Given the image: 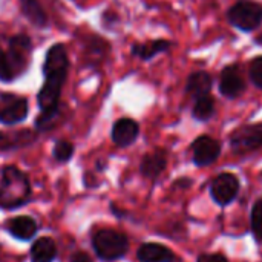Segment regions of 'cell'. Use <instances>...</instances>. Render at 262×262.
I'll list each match as a JSON object with an SVG mask.
<instances>
[{"label": "cell", "mask_w": 262, "mask_h": 262, "mask_svg": "<svg viewBox=\"0 0 262 262\" xmlns=\"http://www.w3.org/2000/svg\"><path fill=\"white\" fill-rule=\"evenodd\" d=\"M41 71L45 81L37 94L40 115L34 121L37 134L51 130L60 118V95L69 71V55L63 43H54L48 49Z\"/></svg>", "instance_id": "obj_1"}, {"label": "cell", "mask_w": 262, "mask_h": 262, "mask_svg": "<svg viewBox=\"0 0 262 262\" xmlns=\"http://www.w3.org/2000/svg\"><path fill=\"white\" fill-rule=\"evenodd\" d=\"M32 200V184L29 175L14 164H6L0 170V209L17 210Z\"/></svg>", "instance_id": "obj_2"}, {"label": "cell", "mask_w": 262, "mask_h": 262, "mask_svg": "<svg viewBox=\"0 0 262 262\" xmlns=\"http://www.w3.org/2000/svg\"><path fill=\"white\" fill-rule=\"evenodd\" d=\"M91 247L100 262H115L127 255L130 243L124 232L111 227H101L92 233Z\"/></svg>", "instance_id": "obj_3"}, {"label": "cell", "mask_w": 262, "mask_h": 262, "mask_svg": "<svg viewBox=\"0 0 262 262\" xmlns=\"http://www.w3.org/2000/svg\"><path fill=\"white\" fill-rule=\"evenodd\" d=\"M6 58L9 63V68L15 78L23 75L31 63V54H32V41L26 34H15L8 38V49Z\"/></svg>", "instance_id": "obj_4"}, {"label": "cell", "mask_w": 262, "mask_h": 262, "mask_svg": "<svg viewBox=\"0 0 262 262\" xmlns=\"http://www.w3.org/2000/svg\"><path fill=\"white\" fill-rule=\"evenodd\" d=\"M229 20L243 31H252L262 21V6L252 0H239L229 9Z\"/></svg>", "instance_id": "obj_5"}, {"label": "cell", "mask_w": 262, "mask_h": 262, "mask_svg": "<svg viewBox=\"0 0 262 262\" xmlns=\"http://www.w3.org/2000/svg\"><path fill=\"white\" fill-rule=\"evenodd\" d=\"M0 101L3 103L0 107V123L5 126H14L26 120L29 114L28 98L12 94H0Z\"/></svg>", "instance_id": "obj_6"}, {"label": "cell", "mask_w": 262, "mask_h": 262, "mask_svg": "<svg viewBox=\"0 0 262 262\" xmlns=\"http://www.w3.org/2000/svg\"><path fill=\"white\" fill-rule=\"evenodd\" d=\"M230 146L236 154H247L262 147V123L247 124L233 132Z\"/></svg>", "instance_id": "obj_7"}, {"label": "cell", "mask_w": 262, "mask_h": 262, "mask_svg": "<svg viewBox=\"0 0 262 262\" xmlns=\"http://www.w3.org/2000/svg\"><path fill=\"white\" fill-rule=\"evenodd\" d=\"M239 192V181L233 173L218 175L210 186V195L213 201L220 206H229Z\"/></svg>", "instance_id": "obj_8"}, {"label": "cell", "mask_w": 262, "mask_h": 262, "mask_svg": "<svg viewBox=\"0 0 262 262\" xmlns=\"http://www.w3.org/2000/svg\"><path fill=\"white\" fill-rule=\"evenodd\" d=\"M38 224L37 221L29 215H18L14 218H9L5 223V230L9 236L20 243H29L32 241L38 233Z\"/></svg>", "instance_id": "obj_9"}, {"label": "cell", "mask_w": 262, "mask_h": 262, "mask_svg": "<svg viewBox=\"0 0 262 262\" xmlns=\"http://www.w3.org/2000/svg\"><path fill=\"white\" fill-rule=\"evenodd\" d=\"M192 152H193V161L196 166L206 167L215 163L221 154V144L207 135H203L196 138L192 144Z\"/></svg>", "instance_id": "obj_10"}, {"label": "cell", "mask_w": 262, "mask_h": 262, "mask_svg": "<svg viewBox=\"0 0 262 262\" xmlns=\"http://www.w3.org/2000/svg\"><path fill=\"white\" fill-rule=\"evenodd\" d=\"M140 135V126L132 118H120L114 123L111 130V140L117 147L132 146Z\"/></svg>", "instance_id": "obj_11"}, {"label": "cell", "mask_w": 262, "mask_h": 262, "mask_svg": "<svg viewBox=\"0 0 262 262\" xmlns=\"http://www.w3.org/2000/svg\"><path fill=\"white\" fill-rule=\"evenodd\" d=\"M167 167V152L164 149H155L146 154L140 163V173L147 180H157Z\"/></svg>", "instance_id": "obj_12"}, {"label": "cell", "mask_w": 262, "mask_h": 262, "mask_svg": "<svg viewBox=\"0 0 262 262\" xmlns=\"http://www.w3.org/2000/svg\"><path fill=\"white\" fill-rule=\"evenodd\" d=\"M137 259L140 262H181V259L164 244L144 243L137 250Z\"/></svg>", "instance_id": "obj_13"}, {"label": "cell", "mask_w": 262, "mask_h": 262, "mask_svg": "<svg viewBox=\"0 0 262 262\" xmlns=\"http://www.w3.org/2000/svg\"><path fill=\"white\" fill-rule=\"evenodd\" d=\"M244 80L241 75V69L238 66H227L221 74L220 91L227 98H236L244 92Z\"/></svg>", "instance_id": "obj_14"}, {"label": "cell", "mask_w": 262, "mask_h": 262, "mask_svg": "<svg viewBox=\"0 0 262 262\" xmlns=\"http://www.w3.org/2000/svg\"><path fill=\"white\" fill-rule=\"evenodd\" d=\"M58 258V247L52 236L37 238L29 249L31 262H55Z\"/></svg>", "instance_id": "obj_15"}, {"label": "cell", "mask_w": 262, "mask_h": 262, "mask_svg": "<svg viewBox=\"0 0 262 262\" xmlns=\"http://www.w3.org/2000/svg\"><path fill=\"white\" fill-rule=\"evenodd\" d=\"M21 14L34 25L35 28H46L48 26V15L45 8L38 0H18Z\"/></svg>", "instance_id": "obj_16"}, {"label": "cell", "mask_w": 262, "mask_h": 262, "mask_svg": "<svg viewBox=\"0 0 262 262\" xmlns=\"http://www.w3.org/2000/svg\"><path fill=\"white\" fill-rule=\"evenodd\" d=\"M170 48V43L167 40H152L146 43H135L132 45V54L144 61L154 58L155 55L166 52Z\"/></svg>", "instance_id": "obj_17"}, {"label": "cell", "mask_w": 262, "mask_h": 262, "mask_svg": "<svg viewBox=\"0 0 262 262\" xmlns=\"http://www.w3.org/2000/svg\"><path fill=\"white\" fill-rule=\"evenodd\" d=\"M186 89L195 98L207 95L209 91L212 89V78L207 72H195L189 77Z\"/></svg>", "instance_id": "obj_18"}, {"label": "cell", "mask_w": 262, "mask_h": 262, "mask_svg": "<svg viewBox=\"0 0 262 262\" xmlns=\"http://www.w3.org/2000/svg\"><path fill=\"white\" fill-rule=\"evenodd\" d=\"M37 134L32 132V130H20V132H15L12 134V137L6 135L5 134V140L0 143L3 144L2 149L6 150V149H18V147H26L32 143H35L37 140Z\"/></svg>", "instance_id": "obj_19"}, {"label": "cell", "mask_w": 262, "mask_h": 262, "mask_svg": "<svg viewBox=\"0 0 262 262\" xmlns=\"http://www.w3.org/2000/svg\"><path fill=\"white\" fill-rule=\"evenodd\" d=\"M75 154V146L68 141V140H57L54 143V147H52V158L60 163V164H64V163H69L72 160Z\"/></svg>", "instance_id": "obj_20"}, {"label": "cell", "mask_w": 262, "mask_h": 262, "mask_svg": "<svg viewBox=\"0 0 262 262\" xmlns=\"http://www.w3.org/2000/svg\"><path fill=\"white\" fill-rule=\"evenodd\" d=\"M215 114V104L213 100L209 95H203L196 98V103L193 106V117L200 121H207Z\"/></svg>", "instance_id": "obj_21"}, {"label": "cell", "mask_w": 262, "mask_h": 262, "mask_svg": "<svg viewBox=\"0 0 262 262\" xmlns=\"http://www.w3.org/2000/svg\"><path fill=\"white\" fill-rule=\"evenodd\" d=\"M250 226L255 239L262 244V200H258L250 213Z\"/></svg>", "instance_id": "obj_22"}, {"label": "cell", "mask_w": 262, "mask_h": 262, "mask_svg": "<svg viewBox=\"0 0 262 262\" xmlns=\"http://www.w3.org/2000/svg\"><path fill=\"white\" fill-rule=\"evenodd\" d=\"M12 80H15L11 68H9V63H8V58H6V52L5 49L2 48L0 45V81L3 83H11Z\"/></svg>", "instance_id": "obj_23"}, {"label": "cell", "mask_w": 262, "mask_h": 262, "mask_svg": "<svg viewBox=\"0 0 262 262\" xmlns=\"http://www.w3.org/2000/svg\"><path fill=\"white\" fill-rule=\"evenodd\" d=\"M250 78L255 86L262 89V57H258L250 64Z\"/></svg>", "instance_id": "obj_24"}, {"label": "cell", "mask_w": 262, "mask_h": 262, "mask_svg": "<svg viewBox=\"0 0 262 262\" xmlns=\"http://www.w3.org/2000/svg\"><path fill=\"white\" fill-rule=\"evenodd\" d=\"M69 262H94L91 255L84 250H75L69 255Z\"/></svg>", "instance_id": "obj_25"}, {"label": "cell", "mask_w": 262, "mask_h": 262, "mask_svg": "<svg viewBox=\"0 0 262 262\" xmlns=\"http://www.w3.org/2000/svg\"><path fill=\"white\" fill-rule=\"evenodd\" d=\"M198 262H229L224 255H200L198 256Z\"/></svg>", "instance_id": "obj_26"}, {"label": "cell", "mask_w": 262, "mask_h": 262, "mask_svg": "<svg viewBox=\"0 0 262 262\" xmlns=\"http://www.w3.org/2000/svg\"><path fill=\"white\" fill-rule=\"evenodd\" d=\"M111 212H112L117 218H123V216H124V215H123L124 212H121V210L117 207V204H111Z\"/></svg>", "instance_id": "obj_27"}, {"label": "cell", "mask_w": 262, "mask_h": 262, "mask_svg": "<svg viewBox=\"0 0 262 262\" xmlns=\"http://www.w3.org/2000/svg\"><path fill=\"white\" fill-rule=\"evenodd\" d=\"M104 169H106V163H104V161H100V163H97V170H100V172H104Z\"/></svg>", "instance_id": "obj_28"}, {"label": "cell", "mask_w": 262, "mask_h": 262, "mask_svg": "<svg viewBox=\"0 0 262 262\" xmlns=\"http://www.w3.org/2000/svg\"><path fill=\"white\" fill-rule=\"evenodd\" d=\"M3 140H5V134H3V132H0V143H2Z\"/></svg>", "instance_id": "obj_29"}, {"label": "cell", "mask_w": 262, "mask_h": 262, "mask_svg": "<svg viewBox=\"0 0 262 262\" xmlns=\"http://www.w3.org/2000/svg\"><path fill=\"white\" fill-rule=\"evenodd\" d=\"M258 41H259V43H262V34H261V35H259V38H258Z\"/></svg>", "instance_id": "obj_30"}, {"label": "cell", "mask_w": 262, "mask_h": 262, "mask_svg": "<svg viewBox=\"0 0 262 262\" xmlns=\"http://www.w3.org/2000/svg\"><path fill=\"white\" fill-rule=\"evenodd\" d=\"M0 262H2V247H0Z\"/></svg>", "instance_id": "obj_31"}]
</instances>
